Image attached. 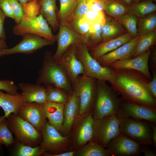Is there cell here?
Returning <instances> with one entry per match:
<instances>
[{
  "instance_id": "cell-1",
  "label": "cell",
  "mask_w": 156,
  "mask_h": 156,
  "mask_svg": "<svg viewBox=\"0 0 156 156\" xmlns=\"http://www.w3.org/2000/svg\"><path fill=\"white\" fill-rule=\"evenodd\" d=\"M150 81L139 71L120 69H114L109 82L124 100L156 107V99L147 88Z\"/></svg>"
},
{
  "instance_id": "cell-2",
  "label": "cell",
  "mask_w": 156,
  "mask_h": 156,
  "mask_svg": "<svg viewBox=\"0 0 156 156\" xmlns=\"http://www.w3.org/2000/svg\"><path fill=\"white\" fill-rule=\"evenodd\" d=\"M36 83L63 89L69 94L73 91L72 84L62 67L54 59L51 53H45L42 65L38 71Z\"/></svg>"
},
{
  "instance_id": "cell-3",
  "label": "cell",
  "mask_w": 156,
  "mask_h": 156,
  "mask_svg": "<svg viewBox=\"0 0 156 156\" xmlns=\"http://www.w3.org/2000/svg\"><path fill=\"white\" fill-rule=\"evenodd\" d=\"M106 81L96 80L95 97L92 114L95 119L111 115H116L122 99Z\"/></svg>"
},
{
  "instance_id": "cell-4",
  "label": "cell",
  "mask_w": 156,
  "mask_h": 156,
  "mask_svg": "<svg viewBox=\"0 0 156 156\" xmlns=\"http://www.w3.org/2000/svg\"><path fill=\"white\" fill-rule=\"evenodd\" d=\"M6 119L8 128L14 135L15 141L33 147L39 145L42 140V133L31 124L18 115L13 114Z\"/></svg>"
},
{
  "instance_id": "cell-5",
  "label": "cell",
  "mask_w": 156,
  "mask_h": 156,
  "mask_svg": "<svg viewBox=\"0 0 156 156\" xmlns=\"http://www.w3.org/2000/svg\"><path fill=\"white\" fill-rule=\"evenodd\" d=\"M78 59L82 63L84 69L83 75L96 80L109 81L114 69L109 66H103L97 60L90 55L89 49L85 44H82L75 46Z\"/></svg>"
},
{
  "instance_id": "cell-6",
  "label": "cell",
  "mask_w": 156,
  "mask_h": 156,
  "mask_svg": "<svg viewBox=\"0 0 156 156\" xmlns=\"http://www.w3.org/2000/svg\"><path fill=\"white\" fill-rule=\"evenodd\" d=\"M120 118L111 115L95 119L92 141L107 148L110 142L121 133Z\"/></svg>"
},
{
  "instance_id": "cell-7",
  "label": "cell",
  "mask_w": 156,
  "mask_h": 156,
  "mask_svg": "<svg viewBox=\"0 0 156 156\" xmlns=\"http://www.w3.org/2000/svg\"><path fill=\"white\" fill-rule=\"evenodd\" d=\"M12 33L16 36H22L27 34H35L49 40L56 41L55 36L46 20L41 15L33 18L25 16L13 27Z\"/></svg>"
},
{
  "instance_id": "cell-8",
  "label": "cell",
  "mask_w": 156,
  "mask_h": 156,
  "mask_svg": "<svg viewBox=\"0 0 156 156\" xmlns=\"http://www.w3.org/2000/svg\"><path fill=\"white\" fill-rule=\"evenodd\" d=\"M96 79L83 75L73 86V90L80 103L79 115H82L93 108L95 97Z\"/></svg>"
},
{
  "instance_id": "cell-9",
  "label": "cell",
  "mask_w": 156,
  "mask_h": 156,
  "mask_svg": "<svg viewBox=\"0 0 156 156\" xmlns=\"http://www.w3.org/2000/svg\"><path fill=\"white\" fill-rule=\"evenodd\" d=\"M120 119L121 133L140 144L153 145L151 122L135 120L129 118H120Z\"/></svg>"
},
{
  "instance_id": "cell-10",
  "label": "cell",
  "mask_w": 156,
  "mask_h": 156,
  "mask_svg": "<svg viewBox=\"0 0 156 156\" xmlns=\"http://www.w3.org/2000/svg\"><path fill=\"white\" fill-rule=\"evenodd\" d=\"M41 133L42 140L39 146L44 152L43 155L52 156L60 153L69 144L68 138L62 136L47 121L42 129Z\"/></svg>"
},
{
  "instance_id": "cell-11",
  "label": "cell",
  "mask_w": 156,
  "mask_h": 156,
  "mask_svg": "<svg viewBox=\"0 0 156 156\" xmlns=\"http://www.w3.org/2000/svg\"><path fill=\"white\" fill-rule=\"evenodd\" d=\"M21 41L16 45L3 50L0 57L16 53L28 54L33 53L44 47L52 45L54 43L40 36L27 34L23 36Z\"/></svg>"
},
{
  "instance_id": "cell-12",
  "label": "cell",
  "mask_w": 156,
  "mask_h": 156,
  "mask_svg": "<svg viewBox=\"0 0 156 156\" xmlns=\"http://www.w3.org/2000/svg\"><path fill=\"white\" fill-rule=\"evenodd\" d=\"M119 118L132 117L156 124V107L122 100L116 115Z\"/></svg>"
},
{
  "instance_id": "cell-13",
  "label": "cell",
  "mask_w": 156,
  "mask_h": 156,
  "mask_svg": "<svg viewBox=\"0 0 156 156\" xmlns=\"http://www.w3.org/2000/svg\"><path fill=\"white\" fill-rule=\"evenodd\" d=\"M58 29L57 34L55 36L57 46L53 55V58L57 62L70 47L85 43L83 37L68 25H60Z\"/></svg>"
},
{
  "instance_id": "cell-14",
  "label": "cell",
  "mask_w": 156,
  "mask_h": 156,
  "mask_svg": "<svg viewBox=\"0 0 156 156\" xmlns=\"http://www.w3.org/2000/svg\"><path fill=\"white\" fill-rule=\"evenodd\" d=\"M107 148L111 156H136L142 153L140 144L121 133Z\"/></svg>"
},
{
  "instance_id": "cell-15",
  "label": "cell",
  "mask_w": 156,
  "mask_h": 156,
  "mask_svg": "<svg viewBox=\"0 0 156 156\" xmlns=\"http://www.w3.org/2000/svg\"><path fill=\"white\" fill-rule=\"evenodd\" d=\"M75 46L70 47L57 62L64 70L72 86L84 72L83 64L77 57Z\"/></svg>"
},
{
  "instance_id": "cell-16",
  "label": "cell",
  "mask_w": 156,
  "mask_h": 156,
  "mask_svg": "<svg viewBox=\"0 0 156 156\" xmlns=\"http://www.w3.org/2000/svg\"><path fill=\"white\" fill-rule=\"evenodd\" d=\"M152 49V47L144 53L133 58L116 61L108 66L114 69H127L137 70L151 80L152 77L149 70L148 63Z\"/></svg>"
},
{
  "instance_id": "cell-17",
  "label": "cell",
  "mask_w": 156,
  "mask_h": 156,
  "mask_svg": "<svg viewBox=\"0 0 156 156\" xmlns=\"http://www.w3.org/2000/svg\"><path fill=\"white\" fill-rule=\"evenodd\" d=\"M18 115L41 133L42 129L47 122L43 104L27 102L21 108Z\"/></svg>"
},
{
  "instance_id": "cell-18",
  "label": "cell",
  "mask_w": 156,
  "mask_h": 156,
  "mask_svg": "<svg viewBox=\"0 0 156 156\" xmlns=\"http://www.w3.org/2000/svg\"><path fill=\"white\" fill-rule=\"evenodd\" d=\"M87 112L78 120L75 131L74 141L79 147L85 145L93 139L95 119L92 112Z\"/></svg>"
},
{
  "instance_id": "cell-19",
  "label": "cell",
  "mask_w": 156,
  "mask_h": 156,
  "mask_svg": "<svg viewBox=\"0 0 156 156\" xmlns=\"http://www.w3.org/2000/svg\"><path fill=\"white\" fill-rule=\"evenodd\" d=\"M140 36L138 35L117 49L100 57L97 60L103 66H107L114 62L129 59Z\"/></svg>"
},
{
  "instance_id": "cell-20",
  "label": "cell",
  "mask_w": 156,
  "mask_h": 156,
  "mask_svg": "<svg viewBox=\"0 0 156 156\" xmlns=\"http://www.w3.org/2000/svg\"><path fill=\"white\" fill-rule=\"evenodd\" d=\"M134 37L127 32L114 38L103 42L89 50L92 56L97 60L105 54L111 52L133 39Z\"/></svg>"
},
{
  "instance_id": "cell-21",
  "label": "cell",
  "mask_w": 156,
  "mask_h": 156,
  "mask_svg": "<svg viewBox=\"0 0 156 156\" xmlns=\"http://www.w3.org/2000/svg\"><path fill=\"white\" fill-rule=\"evenodd\" d=\"M80 103L79 99L73 90L69 94L65 103L64 109V120L62 130L65 133L69 132L79 115Z\"/></svg>"
},
{
  "instance_id": "cell-22",
  "label": "cell",
  "mask_w": 156,
  "mask_h": 156,
  "mask_svg": "<svg viewBox=\"0 0 156 156\" xmlns=\"http://www.w3.org/2000/svg\"><path fill=\"white\" fill-rule=\"evenodd\" d=\"M27 103L25 96L22 93L12 94L0 90V107L3 110L5 118L10 114L18 115L22 106Z\"/></svg>"
},
{
  "instance_id": "cell-23",
  "label": "cell",
  "mask_w": 156,
  "mask_h": 156,
  "mask_svg": "<svg viewBox=\"0 0 156 156\" xmlns=\"http://www.w3.org/2000/svg\"><path fill=\"white\" fill-rule=\"evenodd\" d=\"M18 86L25 96L27 102H35L43 104L47 102L44 85L36 83L21 82L18 84Z\"/></svg>"
},
{
  "instance_id": "cell-24",
  "label": "cell",
  "mask_w": 156,
  "mask_h": 156,
  "mask_svg": "<svg viewBox=\"0 0 156 156\" xmlns=\"http://www.w3.org/2000/svg\"><path fill=\"white\" fill-rule=\"evenodd\" d=\"M65 103L46 102L43 104L48 122L59 131L62 130Z\"/></svg>"
},
{
  "instance_id": "cell-25",
  "label": "cell",
  "mask_w": 156,
  "mask_h": 156,
  "mask_svg": "<svg viewBox=\"0 0 156 156\" xmlns=\"http://www.w3.org/2000/svg\"><path fill=\"white\" fill-rule=\"evenodd\" d=\"M40 12L54 31L59 29L60 24L56 11V0H40Z\"/></svg>"
},
{
  "instance_id": "cell-26",
  "label": "cell",
  "mask_w": 156,
  "mask_h": 156,
  "mask_svg": "<svg viewBox=\"0 0 156 156\" xmlns=\"http://www.w3.org/2000/svg\"><path fill=\"white\" fill-rule=\"evenodd\" d=\"M156 40V29L140 36L129 59L136 57L145 52L152 47Z\"/></svg>"
},
{
  "instance_id": "cell-27",
  "label": "cell",
  "mask_w": 156,
  "mask_h": 156,
  "mask_svg": "<svg viewBox=\"0 0 156 156\" xmlns=\"http://www.w3.org/2000/svg\"><path fill=\"white\" fill-rule=\"evenodd\" d=\"M101 29L103 42L127 32L125 31V30L122 28V25L116 20L106 17L105 23L101 25Z\"/></svg>"
},
{
  "instance_id": "cell-28",
  "label": "cell",
  "mask_w": 156,
  "mask_h": 156,
  "mask_svg": "<svg viewBox=\"0 0 156 156\" xmlns=\"http://www.w3.org/2000/svg\"><path fill=\"white\" fill-rule=\"evenodd\" d=\"M128 12L138 18L143 17L156 10V5L151 0L133 2L127 7Z\"/></svg>"
},
{
  "instance_id": "cell-29",
  "label": "cell",
  "mask_w": 156,
  "mask_h": 156,
  "mask_svg": "<svg viewBox=\"0 0 156 156\" xmlns=\"http://www.w3.org/2000/svg\"><path fill=\"white\" fill-rule=\"evenodd\" d=\"M78 0H59L60 8L57 18L60 25H67L74 12Z\"/></svg>"
},
{
  "instance_id": "cell-30",
  "label": "cell",
  "mask_w": 156,
  "mask_h": 156,
  "mask_svg": "<svg viewBox=\"0 0 156 156\" xmlns=\"http://www.w3.org/2000/svg\"><path fill=\"white\" fill-rule=\"evenodd\" d=\"M75 152L74 155L78 156H110L107 149L99 144L91 141Z\"/></svg>"
},
{
  "instance_id": "cell-31",
  "label": "cell",
  "mask_w": 156,
  "mask_h": 156,
  "mask_svg": "<svg viewBox=\"0 0 156 156\" xmlns=\"http://www.w3.org/2000/svg\"><path fill=\"white\" fill-rule=\"evenodd\" d=\"M45 86L47 102L65 103L67 101L70 94L66 90L53 86Z\"/></svg>"
},
{
  "instance_id": "cell-32",
  "label": "cell",
  "mask_w": 156,
  "mask_h": 156,
  "mask_svg": "<svg viewBox=\"0 0 156 156\" xmlns=\"http://www.w3.org/2000/svg\"><path fill=\"white\" fill-rule=\"evenodd\" d=\"M101 25L99 24L91 25L88 33L84 37L85 44L89 50L97 46L103 42Z\"/></svg>"
},
{
  "instance_id": "cell-33",
  "label": "cell",
  "mask_w": 156,
  "mask_h": 156,
  "mask_svg": "<svg viewBox=\"0 0 156 156\" xmlns=\"http://www.w3.org/2000/svg\"><path fill=\"white\" fill-rule=\"evenodd\" d=\"M156 28V13L153 12L138 18V35L141 36L151 31Z\"/></svg>"
},
{
  "instance_id": "cell-34",
  "label": "cell",
  "mask_w": 156,
  "mask_h": 156,
  "mask_svg": "<svg viewBox=\"0 0 156 156\" xmlns=\"http://www.w3.org/2000/svg\"><path fill=\"white\" fill-rule=\"evenodd\" d=\"M15 146L12 153L14 156H40L43 155L44 151L39 146L33 147L15 141Z\"/></svg>"
},
{
  "instance_id": "cell-35",
  "label": "cell",
  "mask_w": 156,
  "mask_h": 156,
  "mask_svg": "<svg viewBox=\"0 0 156 156\" xmlns=\"http://www.w3.org/2000/svg\"><path fill=\"white\" fill-rule=\"evenodd\" d=\"M114 18L124 27L127 32L134 37L138 36L137 27L138 18L136 16L128 12Z\"/></svg>"
},
{
  "instance_id": "cell-36",
  "label": "cell",
  "mask_w": 156,
  "mask_h": 156,
  "mask_svg": "<svg viewBox=\"0 0 156 156\" xmlns=\"http://www.w3.org/2000/svg\"><path fill=\"white\" fill-rule=\"evenodd\" d=\"M15 140L12 133L8 128L7 120L3 116L0 117V147H8L13 144Z\"/></svg>"
},
{
  "instance_id": "cell-37",
  "label": "cell",
  "mask_w": 156,
  "mask_h": 156,
  "mask_svg": "<svg viewBox=\"0 0 156 156\" xmlns=\"http://www.w3.org/2000/svg\"><path fill=\"white\" fill-rule=\"evenodd\" d=\"M66 25L84 38L88 33L91 26V25L83 18L70 19Z\"/></svg>"
},
{
  "instance_id": "cell-38",
  "label": "cell",
  "mask_w": 156,
  "mask_h": 156,
  "mask_svg": "<svg viewBox=\"0 0 156 156\" xmlns=\"http://www.w3.org/2000/svg\"><path fill=\"white\" fill-rule=\"evenodd\" d=\"M104 11L106 13L114 18L128 12L127 7L120 3L107 1Z\"/></svg>"
},
{
  "instance_id": "cell-39",
  "label": "cell",
  "mask_w": 156,
  "mask_h": 156,
  "mask_svg": "<svg viewBox=\"0 0 156 156\" xmlns=\"http://www.w3.org/2000/svg\"><path fill=\"white\" fill-rule=\"evenodd\" d=\"M25 16L29 18L35 17L40 14L39 1L31 0L22 5Z\"/></svg>"
},
{
  "instance_id": "cell-40",
  "label": "cell",
  "mask_w": 156,
  "mask_h": 156,
  "mask_svg": "<svg viewBox=\"0 0 156 156\" xmlns=\"http://www.w3.org/2000/svg\"><path fill=\"white\" fill-rule=\"evenodd\" d=\"M90 25L99 24L103 25L106 17L104 11H96L89 10L83 17Z\"/></svg>"
},
{
  "instance_id": "cell-41",
  "label": "cell",
  "mask_w": 156,
  "mask_h": 156,
  "mask_svg": "<svg viewBox=\"0 0 156 156\" xmlns=\"http://www.w3.org/2000/svg\"><path fill=\"white\" fill-rule=\"evenodd\" d=\"M14 16L16 24L19 23L25 16L23 6L18 0H8Z\"/></svg>"
},
{
  "instance_id": "cell-42",
  "label": "cell",
  "mask_w": 156,
  "mask_h": 156,
  "mask_svg": "<svg viewBox=\"0 0 156 156\" xmlns=\"http://www.w3.org/2000/svg\"><path fill=\"white\" fill-rule=\"evenodd\" d=\"M89 10L87 0H79L74 12L70 19L82 18Z\"/></svg>"
},
{
  "instance_id": "cell-43",
  "label": "cell",
  "mask_w": 156,
  "mask_h": 156,
  "mask_svg": "<svg viewBox=\"0 0 156 156\" xmlns=\"http://www.w3.org/2000/svg\"><path fill=\"white\" fill-rule=\"evenodd\" d=\"M18 86L13 81L9 79L0 80V90H3L6 93L12 94H16Z\"/></svg>"
},
{
  "instance_id": "cell-44",
  "label": "cell",
  "mask_w": 156,
  "mask_h": 156,
  "mask_svg": "<svg viewBox=\"0 0 156 156\" xmlns=\"http://www.w3.org/2000/svg\"><path fill=\"white\" fill-rule=\"evenodd\" d=\"M89 10L96 11H104L107 0H87Z\"/></svg>"
},
{
  "instance_id": "cell-45",
  "label": "cell",
  "mask_w": 156,
  "mask_h": 156,
  "mask_svg": "<svg viewBox=\"0 0 156 156\" xmlns=\"http://www.w3.org/2000/svg\"><path fill=\"white\" fill-rule=\"evenodd\" d=\"M0 9L6 17L14 20V16L8 0H0Z\"/></svg>"
},
{
  "instance_id": "cell-46",
  "label": "cell",
  "mask_w": 156,
  "mask_h": 156,
  "mask_svg": "<svg viewBox=\"0 0 156 156\" xmlns=\"http://www.w3.org/2000/svg\"><path fill=\"white\" fill-rule=\"evenodd\" d=\"M151 68L153 74L151 80L148 83L147 89L151 94L156 99V69Z\"/></svg>"
},
{
  "instance_id": "cell-47",
  "label": "cell",
  "mask_w": 156,
  "mask_h": 156,
  "mask_svg": "<svg viewBox=\"0 0 156 156\" xmlns=\"http://www.w3.org/2000/svg\"><path fill=\"white\" fill-rule=\"evenodd\" d=\"M6 16L0 9V38L6 40L4 23Z\"/></svg>"
},
{
  "instance_id": "cell-48",
  "label": "cell",
  "mask_w": 156,
  "mask_h": 156,
  "mask_svg": "<svg viewBox=\"0 0 156 156\" xmlns=\"http://www.w3.org/2000/svg\"><path fill=\"white\" fill-rule=\"evenodd\" d=\"M148 145L140 144L142 152H143L145 156H155V150L151 149Z\"/></svg>"
},
{
  "instance_id": "cell-49",
  "label": "cell",
  "mask_w": 156,
  "mask_h": 156,
  "mask_svg": "<svg viewBox=\"0 0 156 156\" xmlns=\"http://www.w3.org/2000/svg\"><path fill=\"white\" fill-rule=\"evenodd\" d=\"M149 60L151 68L156 69V50L155 48H154L153 51L152 50L149 56Z\"/></svg>"
},
{
  "instance_id": "cell-50",
  "label": "cell",
  "mask_w": 156,
  "mask_h": 156,
  "mask_svg": "<svg viewBox=\"0 0 156 156\" xmlns=\"http://www.w3.org/2000/svg\"><path fill=\"white\" fill-rule=\"evenodd\" d=\"M152 127V137L153 143V145L156 146V125L151 122Z\"/></svg>"
},
{
  "instance_id": "cell-51",
  "label": "cell",
  "mask_w": 156,
  "mask_h": 156,
  "mask_svg": "<svg viewBox=\"0 0 156 156\" xmlns=\"http://www.w3.org/2000/svg\"><path fill=\"white\" fill-rule=\"evenodd\" d=\"M75 151L66 152L53 155L52 156H74Z\"/></svg>"
},
{
  "instance_id": "cell-52",
  "label": "cell",
  "mask_w": 156,
  "mask_h": 156,
  "mask_svg": "<svg viewBox=\"0 0 156 156\" xmlns=\"http://www.w3.org/2000/svg\"><path fill=\"white\" fill-rule=\"evenodd\" d=\"M6 40L0 38V55L2 51L7 48Z\"/></svg>"
},
{
  "instance_id": "cell-53",
  "label": "cell",
  "mask_w": 156,
  "mask_h": 156,
  "mask_svg": "<svg viewBox=\"0 0 156 156\" xmlns=\"http://www.w3.org/2000/svg\"><path fill=\"white\" fill-rule=\"evenodd\" d=\"M19 3H21L22 5L28 1L31 0H18ZM37 1H39L40 0H37Z\"/></svg>"
},
{
  "instance_id": "cell-54",
  "label": "cell",
  "mask_w": 156,
  "mask_h": 156,
  "mask_svg": "<svg viewBox=\"0 0 156 156\" xmlns=\"http://www.w3.org/2000/svg\"><path fill=\"white\" fill-rule=\"evenodd\" d=\"M126 4L129 5L132 3L133 0H122Z\"/></svg>"
},
{
  "instance_id": "cell-55",
  "label": "cell",
  "mask_w": 156,
  "mask_h": 156,
  "mask_svg": "<svg viewBox=\"0 0 156 156\" xmlns=\"http://www.w3.org/2000/svg\"><path fill=\"white\" fill-rule=\"evenodd\" d=\"M145 0H133V2H137L140 1ZM152 1H155L156 0H151Z\"/></svg>"
}]
</instances>
